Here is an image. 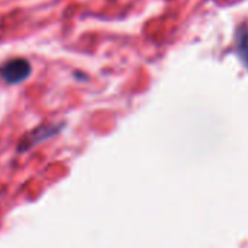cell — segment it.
<instances>
[{"instance_id":"obj_1","label":"cell","mask_w":248,"mask_h":248,"mask_svg":"<svg viewBox=\"0 0 248 248\" xmlns=\"http://www.w3.org/2000/svg\"><path fill=\"white\" fill-rule=\"evenodd\" d=\"M31 64L25 59H15L8 62L0 69V76L8 83H21L31 75Z\"/></svg>"},{"instance_id":"obj_2","label":"cell","mask_w":248,"mask_h":248,"mask_svg":"<svg viewBox=\"0 0 248 248\" xmlns=\"http://www.w3.org/2000/svg\"><path fill=\"white\" fill-rule=\"evenodd\" d=\"M235 50L244 66L248 69V22L238 27L235 32Z\"/></svg>"},{"instance_id":"obj_3","label":"cell","mask_w":248,"mask_h":248,"mask_svg":"<svg viewBox=\"0 0 248 248\" xmlns=\"http://www.w3.org/2000/svg\"><path fill=\"white\" fill-rule=\"evenodd\" d=\"M60 129V126H43V127H38V129H35L32 133H31V139L27 142V143H22V146H21V149H28L30 146H32V145H35V143H40L41 140H44V139H47V138H51L53 135H56L57 132H60L59 130Z\"/></svg>"}]
</instances>
